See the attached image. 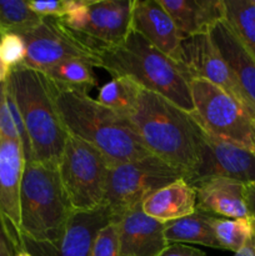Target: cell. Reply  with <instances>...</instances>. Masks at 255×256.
<instances>
[{"instance_id":"10","label":"cell","mask_w":255,"mask_h":256,"mask_svg":"<svg viewBox=\"0 0 255 256\" xmlns=\"http://www.w3.org/2000/svg\"><path fill=\"white\" fill-rule=\"evenodd\" d=\"M209 178H224L252 185L255 182V152L212 136L200 128L199 162L186 182L192 185Z\"/></svg>"},{"instance_id":"14","label":"cell","mask_w":255,"mask_h":256,"mask_svg":"<svg viewBox=\"0 0 255 256\" xmlns=\"http://www.w3.org/2000/svg\"><path fill=\"white\" fill-rule=\"evenodd\" d=\"M132 9V0H89L86 25L78 34L100 54L129 34Z\"/></svg>"},{"instance_id":"30","label":"cell","mask_w":255,"mask_h":256,"mask_svg":"<svg viewBox=\"0 0 255 256\" xmlns=\"http://www.w3.org/2000/svg\"><path fill=\"white\" fill-rule=\"evenodd\" d=\"M28 5L32 12L42 18H62L72 10V0H58V2H36L29 0Z\"/></svg>"},{"instance_id":"16","label":"cell","mask_w":255,"mask_h":256,"mask_svg":"<svg viewBox=\"0 0 255 256\" xmlns=\"http://www.w3.org/2000/svg\"><path fill=\"white\" fill-rule=\"evenodd\" d=\"M119 232V256H158L169 245L164 224L148 216L142 205L115 220Z\"/></svg>"},{"instance_id":"27","label":"cell","mask_w":255,"mask_h":256,"mask_svg":"<svg viewBox=\"0 0 255 256\" xmlns=\"http://www.w3.org/2000/svg\"><path fill=\"white\" fill-rule=\"evenodd\" d=\"M42 18L32 12L24 0H0V36L8 32L22 34L39 24Z\"/></svg>"},{"instance_id":"18","label":"cell","mask_w":255,"mask_h":256,"mask_svg":"<svg viewBox=\"0 0 255 256\" xmlns=\"http://www.w3.org/2000/svg\"><path fill=\"white\" fill-rule=\"evenodd\" d=\"M196 194V209L228 219L248 216L246 185L224 178L202 179L192 184Z\"/></svg>"},{"instance_id":"22","label":"cell","mask_w":255,"mask_h":256,"mask_svg":"<svg viewBox=\"0 0 255 256\" xmlns=\"http://www.w3.org/2000/svg\"><path fill=\"white\" fill-rule=\"evenodd\" d=\"M0 135L6 139L16 140L22 145L26 162H32V149L29 138L22 122V114L18 108L12 84L8 78L6 82H2L0 89Z\"/></svg>"},{"instance_id":"24","label":"cell","mask_w":255,"mask_h":256,"mask_svg":"<svg viewBox=\"0 0 255 256\" xmlns=\"http://www.w3.org/2000/svg\"><path fill=\"white\" fill-rule=\"evenodd\" d=\"M224 19L255 59V5L252 0H222Z\"/></svg>"},{"instance_id":"38","label":"cell","mask_w":255,"mask_h":256,"mask_svg":"<svg viewBox=\"0 0 255 256\" xmlns=\"http://www.w3.org/2000/svg\"><path fill=\"white\" fill-rule=\"evenodd\" d=\"M252 4H254V5H255V0H252Z\"/></svg>"},{"instance_id":"23","label":"cell","mask_w":255,"mask_h":256,"mask_svg":"<svg viewBox=\"0 0 255 256\" xmlns=\"http://www.w3.org/2000/svg\"><path fill=\"white\" fill-rule=\"evenodd\" d=\"M94 68L85 60L68 59L58 62L42 74L60 86L88 92L90 88L98 86Z\"/></svg>"},{"instance_id":"35","label":"cell","mask_w":255,"mask_h":256,"mask_svg":"<svg viewBox=\"0 0 255 256\" xmlns=\"http://www.w3.org/2000/svg\"><path fill=\"white\" fill-rule=\"evenodd\" d=\"M9 75H10V69L4 64V62H2V55H0V84L6 82Z\"/></svg>"},{"instance_id":"31","label":"cell","mask_w":255,"mask_h":256,"mask_svg":"<svg viewBox=\"0 0 255 256\" xmlns=\"http://www.w3.org/2000/svg\"><path fill=\"white\" fill-rule=\"evenodd\" d=\"M158 256H206L205 252L186 244H169Z\"/></svg>"},{"instance_id":"1","label":"cell","mask_w":255,"mask_h":256,"mask_svg":"<svg viewBox=\"0 0 255 256\" xmlns=\"http://www.w3.org/2000/svg\"><path fill=\"white\" fill-rule=\"evenodd\" d=\"M126 120L150 154L180 170L185 180L192 178L199 162L200 126L189 112L142 89Z\"/></svg>"},{"instance_id":"17","label":"cell","mask_w":255,"mask_h":256,"mask_svg":"<svg viewBox=\"0 0 255 256\" xmlns=\"http://www.w3.org/2000/svg\"><path fill=\"white\" fill-rule=\"evenodd\" d=\"M132 29L165 55L176 59L182 38L159 0H132Z\"/></svg>"},{"instance_id":"13","label":"cell","mask_w":255,"mask_h":256,"mask_svg":"<svg viewBox=\"0 0 255 256\" xmlns=\"http://www.w3.org/2000/svg\"><path fill=\"white\" fill-rule=\"evenodd\" d=\"M112 222L114 220L104 206L92 212H76L59 240L35 242L22 239V249L32 256H92L95 236Z\"/></svg>"},{"instance_id":"3","label":"cell","mask_w":255,"mask_h":256,"mask_svg":"<svg viewBox=\"0 0 255 256\" xmlns=\"http://www.w3.org/2000/svg\"><path fill=\"white\" fill-rule=\"evenodd\" d=\"M100 68L112 78H129L140 88L159 94L180 109L194 112L189 82L179 64L130 29L120 44L100 52Z\"/></svg>"},{"instance_id":"21","label":"cell","mask_w":255,"mask_h":256,"mask_svg":"<svg viewBox=\"0 0 255 256\" xmlns=\"http://www.w3.org/2000/svg\"><path fill=\"white\" fill-rule=\"evenodd\" d=\"M215 215L196 209L192 214L164 224V236L169 244H198L220 249L212 232Z\"/></svg>"},{"instance_id":"8","label":"cell","mask_w":255,"mask_h":256,"mask_svg":"<svg viewBox=\"0 0 255 256\" xmlns=\"http://www.w3.org/2000/svg\"><path fill=\"white\" fill-rule=\"evenodd\" d=\"M184 178L180 170L154 155L110 165L102 206L118 220L125 212L140 206L155 190Z\"/></svg>"},{"instance_id":"9","label":"cell","mask_w":255,"mask_h":256,"mask_svg":"<svg viewBox=\"0 0 255 256\" xmlns=\"http://www.w3.org/2000/svg\"><path fill=\"white\" fill-rule=\"evenodd\" d=\"M26 55L22 65L45 72L58 62L82 59L100 68V54L90 48L78 32L70 30L60 18L46 16L39 24L20 34Z\"/></svg>"},{"instance_id":"4","label":"cell","mask_w":255,"mask_h":256,"mask_svg":"<svg viewBox=\"0 0 255 256\" xmlns=\"http://www.w3.org/2000/svg\"><path fill=\"white\" fill-rule=\"evenodd\" d=\"M9 80L29 138L32 162L58 165L69 134L58 112L49 79L19 65L10 70Z\"/></svg>"},{"instance_id":"26","label":"cell","mask_w":255,"mask_h":256,"mask_svg":"<svg viewBox=\"0 0 255 256\" xmlns=\"http://www.w3.org/2000/svg\"><path fill=\"white\" fill-rule=\"evenodd\" d=\"M212 232L222 250L238 252L255 235L249 218L228 219L215 216L212 220Z\"/></svg>"},{"instance_id":"7","label":"cell","mask_w":255,"mask_h":256,"mask_svg":"<svg viewBox=\"0 0 255 256\" xmlns=\"http://www.w3.org/2000/svg\"><path fill=\"white\" fill-rule=\"evenodd\" d=\"M110 165L99 150L68 135L58 170L74 212H92L102 206Z\"/></svg>"},{"instance_id":"12","label":"cell","mask_w":255,"mask_h":256,"mask_svg":"<svg viewBox=\"0 0 255 256\" xmlns=\"http://www.w3.org/2000/svg\"><path fill=\"white\" fill-rule=\"evenodd\" d=\"M22 145L0 135V222L18 252L22 249L20 189L25 169Z\"/></svg>"},{"instance_id":"28","label":"cell","mask_w":255,"mask_h":256,"mask_svg":"<svg viewBox=\"0 0 255 256\" xmlns=\"http://www.w3.org/2000/svg\"><path fill=\"white\" fill-rule=\"evenodd\" d=\"M0 55L4 64L10 70L22 65L26 55V48L22 38L15 32H8L0 36Z\"/></svg>"},{"instance_id":"39","label":"cell","mask_w":255,"mask_h":256,"mask_svg":"<svg viewBox=\"0 0 255 256\" xmlns=\"http://www.w3.org/2000/svg\"><path fill=\"white\" fill-rule=\"evenodd\" d=\"M0 89H2V84H0Z\"/></svg>"},{"instance_id":"40","label":"cell","mask_w":255,"mask_h":256,"mask_svg":"<svg viewBox=\"0 0 255 256\" xmlns=\"http://www.w3.org/2000/svg\"><path fill=\"white\" fill-rule=\"evenodd\" d=\"M252 185H254V186H255V182H254V184H252Z\"/></svg>"},{"instance_id":"33","label":"cell","mask_w":255,"mask_h":256,"mask_svg":"<svg viewBox=\"0 0 255 256\" xmlns=\"http://www.w3.org/2000/svg\"><path fill=\"white\" fill-rule=\"evenodd\" d=\"M246 208H248V216H249L255 232V186L254 185H246Z\"/></svg>"},{"instance_id":"25","label":"cell","mask_w":255,"mask_h":256,"mask_svg":"<svg viewBox=\"0 0 255 256\" xmlns=\"http://www.w3.org/2000/svg\"><path fill=\"white\" fill-rule=\"evenodd\" d=\"M142 89V88L129 78H112L109 82L100 88L96 100L126 119L136 105Z\"/></svg>"},{"instance_id":"19","label":"cell","mask_w":255,"mask_h":256,"mask_svg":"<svg viewBox=\"0 0 255 256\" xmlns=\"http://www.w3.org/2000/svg\"><path fill=\"white\" fill-rule=\"evenodd\" d=\"M172 16L182 38L209 34L224 19L222 0H159Z\"/></svg>"},{"instance_id":"15","label":"cell","mask_w":255,"mask_h":256,"mask_svg":"<svg viewBox=\"0 0 255 256\" xmlns=\"http://www.w3.org/2000/svg\"><path fill=\"white\" fill-rule=\"evenodd\" d=\"M209 35L229 68L242 104L255 119V59L225 19L218 22L210 29Z\"/></svg>"},{"instance_id":"11","label":"cell","mask_w":255,"mask_h":256,"mask_svg":"<svg viewBox=\"0 0 255 256\" xmlns=\"http://www.w3.org/2000/svg\"><path fill=\"white\" fill-rule=\"evenodd\" d=\"M175 62L179 64L188 82L194 79L206 80L224 89L228 94L242 104V96L230 74L229 68L225 64L209 34L182 38Z\"/></svg>"},{"instance_id":"5","label":"cell","mask_w":255,"mask_h":256,"mask_svg":"<svg viewBox=\"0 0 255 256\" xmlns=\"http://www.w3.org/2000/svg\"><path fill=\"white\" fill-rule=\"evenodd\" d=\"M75 212L62 185L58 165L25 162L20 189L22 239L35 242L59 240Z\"/></svg>"},{"instance_id":"2","label":"cell","mask_w":255,"mask_h":256,"mask_svg":"<svg viewBox=\"0 0 255 256\" xmlns=\"http://www.w3.org/2000/svg\"><path fill=\"white\" fill-rule=\"evenodd\" d=\"M49 82L68 134L99 150L112 165L152 155L124 116L92 99L88 92Z\"/></svg>"},{"instance_id":"32","label":"cell","mask_w":255,"mask_h":256,"mask_svg":"<svg viewBox=\"0 0 255 256\" xmlns=\"http://www.w3.org/2000/svg\"><path fill=\"white\" fill-rule=\"evenodd\" d=\"M19 254L18 249L12 242L10 240L9 235L5 232L2 222H0V256H16Z\"/></svg>"},{"instance_id":"20","label":"cell","mask_w":255,"mask_h":256,"mask_svg":"<svg viewBox=\"0 0 255 256\" xmlns=\"http://www.w3.org/2000/svg\"><path fill=\"white\" fill-rule=\"evenodd\" d=\"M142 209L148 216L165 224L192 214L196 210V194L194 188L180 178L148 195Z\"/></svg>"},{"instance_id":"6","label":"cell","mask_w":255,"mask_h":256,"mask_svg":"<svg viewBox=\"0 0 255 256\" xmlns=\"http://www.w3.org/2000/svg\"><path fill=\"white\" fill-rule=\"evenodd\" d=\"M194 112L192 118L208 134L255 152L252 115L224 89L202 79L189 82Z\"/></svg>"},{"instance_id":"29","label":"cell","mask_w":255,"mask_h":256,"mask_svg":"<svg viewBox=\"0 0 255 256\" xmlns=\"http://www.w3.org/2000/svg\"><path fill=\"white\" fill-rule=\"evenodd\" d=\"M92 256H119V232L116 222L100 229L92 244Z\"/></svg>"},{"instance_id":"36","label":"cell","mask_w":255,"mask_h":256,"mask_svg":"<svg viewBox=\"0 0 255 256\" xmlns=\"http://www.w3.org/2000/svg\"><path fill=\"white\" fill-rule=\"evenodd\" d=\"M16 256H32V255H30L29 252H25V250H24V252H20L19 254H18Z\"/></svg>"},{"instance_id":"34","label":"cell","mask_w":255,"mask_h":256,"mask_svg":"<svg viewBox=\"0 0 255 256\" xmlns=\"http://www.w3.org/2000/svg\"><path fill=\"white\" fill-rule=\"evenodd\" d=\"M234 256H255V235L248 242V244L242 250L235 252Z\"/></svg>"},{"instance_id":"37","label":"cell","mask_w":255,"mask_h":256,"mask_svg":"<svg viewBox=\"0 0 255 256\" xmlns=\"http://www.w3.org/2000/svg\"><path fill=\"white\" fill-rule=\"evenodd\" d=\"M252 125H254V132H255V119L252 120Z\"/></svg>"}]
</instances>
